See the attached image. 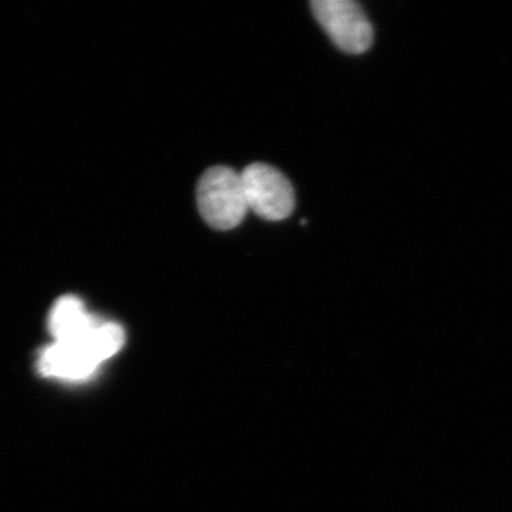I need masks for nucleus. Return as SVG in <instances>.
Returning <instances> with one entry per match:
<instances>
[{
  "instance_id": "obj_3",
  "label": "nucleus",
  "mask_w": 512,
  "mask_h": 512,
  "mask_svg": "<svg viewBox=\"0 0 512 512\" xmlns=\"http://www.w3.org/2000/svg\"><path fill=\"white\" fill-rule=\"evenodd\" d=\"M313 15L342 52L362 55L373 43V28L353 0H313Z\"/></svg>"
},
{
  "instance_id": "obj_2",
  "label": "nucleus",
  "mask_w": 512,
  "mask_h": 512,
  "mask_svg": "<svg viewBox=\"0 0 512 512\" xmlns=\"http://www.w3.org/2000/svg\"><path fill=\"white\" fill-rule=\"evenodd\" d=\"M197 204L202 220L218 231L238 227L248 212L241 173L212 167L198 181Z\"/></svg>"
},
{
  "instance_id": "obj_5",
  "label": "nucleus",
  "mask_w": 512,
  "mask_h": 512,
  "mask_svg": "<svg viewBox=\"0 0 512 512\" xmlns=\"http://www.w3.org/2000/svg\"><path fill=\"white\" fill-rule=\"evenodd\" d=\"M76 296H63L50 313L49 328L55 342H72L83 338L97 325Z\"/></svg>"
},
{
  "instance_id": "obj_1",
  "label": "nucleus",
  "mask_w": 512,
  "mask_h": 512,
  "mask_svg": "<svg viewBox=\"0 0 512 512\" xmlns=\"http://www.w3.org/2000/svg\"><path fill=\"white\" fill-rule=\"evenodd\" d=\"M124 345V330L113 322L97 323L83 338L55 342L39 357V370L57 379L80 380L116 355Z\"/></svg>"
},
{
  "instance_id": "obj_4",
  "label": "nucleus",
  "mask_w": 512,
  "mask_h": 512,
  "mask_svg": "<svg viewBox=\"0 0 512 512\" xmlns=\"http://www.w3.org/2000/svg\"><path fill=\"white\" fill-rule=\"evenodd\" d=\"M248 210L268 221H282L295 208V191L288 178L272 165L255 163L241 173Z\"/></svg>"
}]
</instances>
